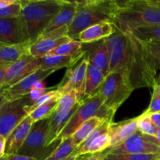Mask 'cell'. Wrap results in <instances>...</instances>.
Segmentation results:
<instances>
[{"label": "cell", "mask_w": 160, "mask_h": 160, "mask_svg": "<svg viewBox=\"0 0 160 160\" xmlns=\"http://www.w3.org/2000/svg\"><path fill=\"white\" fill-rule=\"evenodd\" d=\"M106 41L110 53L109 73H121L133 90L153 88L157 70L143 42L129 31L119 29Z\"/></svg>", "instance_id": "6da1fadb"}, {"label": "cell", "mask_w": 160, "mask_h": 160, "mask_svg": "<svg viewBox=\"0 0 160 160\" xmlns=\"http://www.w3.org/2000/svg\"><path fill=\"white\" fill-rule=\"evenodd\" d=\"M118 10L119 2L114 0L78 1L76 15L69 26V38L78 40L81 31L97 23L111 22L115 24Z\"/></svg>", "instance_id": "7a4b0ae2"}, {"label": "cell", "mask_w": 160, "mask_h": 160, "mask_svg": "<svg viewBox=\"0 0 160 160\" xmlns=\"http://www.w3.org/2000/svg\"><path fill=\"white\" fill-rule=\"evenodd\" d=\"M115 25L122 31L140 27L160 25V2L158 0L119 2Z\"/></svg>", "instance_id": "3957f363"}, {"label": "cell", "mask_w": 160, "mask_h": 160, "mask_svg": "<svg viewBox=\"0 0 160 160\" xmlns=\"http://www.w3.org/2000/svg\"><path fill=\"white\" fill-rule=\"evenodd\" d=\"M21 17L30 42L34 43L59 12L63 0L20 1Z\"/></svg>", "instance_id": "277c9868"}, {"label": "cell", "mask_w": 160, "mask_h": 160, "mask_svg": "<svg viewBox=\"0 0 160 160\" xmlns=\"http://www.w3.org/2000/svg\"><path fill=\"white\" fill-rule=\"evenodd\" d=\"M95 117L109 120H112L114 117V114L109 112L105 107L102 99L98 92L92 98L85 100L80 104L79 107L75 111L67 126L56 139V142H60L63 139L71 137L73 133L84 122Z\"/></svg>", "instance_id": "5b68a950"}, {"label": "cell", "mask_w": 160, "mask_h": 160, "mask_svg": "<svg viewBox=\"0 0 160 160\" xmlns=\"http://www.w3.org/2000/svg\"><path fill=\"white\" fill-rule=\"evenodd\" d=\"M133 89L119 72H110L105 78L98 93L105 107L115 115L120 106L131 95Z\"/></svg>", "instance_id": "8992f818"}, {"label": "cell", "mask_w": 160, "mask_h": 160, "mask_svg": "<svg viewBox=\"0 0 160 160\" xmlns=\"http://www.w3.org/2000/svg\"><path fill=\"white\" fill-rule=\"evenodd\" d=\"M48 123L49 118L34 122L28 138L17 154L33 157L37 160L46 159L59 144V142H55L48 148L45 146Z\"/></svg>", "instance_id": "52a82bcc"}, {"label": "cell", "mask_w": 160, "mask_h": 160, "mask_svg": "<svg viewBox=\"0 0 160 160\" xmlns=\"http://www.w3.org/2000/svg\"><path fill=\"white\" fill-rule=\"evenodd\" d=\"M28 95L6 101L0 108V134L7 138L10 133L28 116V106L33 104Z\"/></svg>", "instance_id": "ba28073f"}, {"label": "cell", "mask_w": 160, "mask_h": 160, "mask_svg": "<svg viewBox=\"0 0 160 160\" xmlns=\"http://www.w3.org/2000/svg\"><path fill=\"white\" fill-rule=\"evenodd\" d=\"M89 61L85 53L82 51V54L79 58L67 69L65 75L62 81L55 88L63 95L70 91L75 90L78 92L81 101L84 95V84Z\"/></svg>", "instance_id": "9c48e42d"}, {"label": "cell", "mask_w": 160, "mask_h": 160, "mask_svg": "<svg viewBox=\"0 0 160 160\" xmlns=\"http://www.w3.org/2000/svg\"><path fill=\"white\" fill-rule=\"evenodd\" d=\"M106 151L108 154H160V145L154 137L138 131L120 146Z\"/></svg>", "instance_id": "30bf717a"}, {"label": "cell", "mask_w": 160, "mask_h": 160, "mask_svg": "<svg viewBox=\"0 0 160 160\" xmlns=\"http://www.w3.org/2000/svg\"><path fill=\"white\" fill-rule=\"evenodd\" d=\"M112 123V120L106 119L85 141L77 147L73 156H78L86 153L102 152L109 149L111 146L109 128Z\"/></svg>", "instance_id": "8fae6325"}, {"label": "cell", "mask_w": 160, "mask_h": 160, "mask_svg": "<svg viewBox=\"0 0 160 160\" xmlns=\"http://www.w3.org/2000/svg\"><path fill=\"white\" fill-rule=\"evenodd\" d=\"M38 70L39 65L38 59L33 57L30 53L24 55L18 60L7 67L3 88L17 84L23 78L32 74Z\"/></svg>", "instance_id": "7c38bea8"}, {"label": "cell", "mask_w": 160, "mask_h": 160, "mask_svg": "<svg viewBox=\"0 0 160 160\" xmlns=\"http://www.w3.org/2000/svg\"><path fill=\"white\" fill-rule=\"evenodd\" d=\"M30 42L21 17L0 18V42L18 45Z\"/></svg>", "instance_id": "4fadbf2b"}, {"label": "cell", "mask_w": 160, "mask_h": 160, "mask_svg": "<svg viewBox=\"0 0 160 160\" xmlns=\"http://www.w3.org/2000/svg\"><path fill=\"white\" fill-rule=\"evenodd\" d=\"M53 72H55V70H37L17 84L2 89L1 94L4 95L7 101H13L23 98L29 95L36 83L44 81Z\"/></svg>", "instance_id": "5bb4252c"}, {"label": "cell", "mask_w": 160, "mask_h": 160, "mask_svg": "<svg viewBox=\"0 0 160 160\" xmlns=\"http://www.w3.org/2000/svg\"><path fill=\"white\" fill-rule=\"evenodd\" d=\"M82 51L85 53L90 63L101 69L106 77L109 74L110 53L106 39L92 43H83Z\"/></svg>", "instance_id": "9a60e30c"}, {"label": "cell", "mask_w": 160, "mask_h": 160, "mask_svg": "<svg viewBox=\"0 0 160 160\" xmlns=\"http://www.w3.org/2000/svg\"><path fill=\"white\" fill-rule=\"evenodd\" d=\"M81 103H78L77 106L71 109H56L54 113L49 118L48 123V135H47L45 146L48 148L56 142V139L61 134L62 130L65 128L69 120L73 115L75 111L79 107Z\"/></svg>", "instance_id": "2e32d148"}, {"label": "cell", "mask_w": 160, "mask_h": 160, "mask_svg": "<svg viewBox=\"0 0 160 160\" xmlns=\"http://www.w3.org/2000/svg\"><path fill=\"white\" fill-rule=\"evenodd\" d=\"M34 122L28 116L6 138V155L17 154L28 138Z\"/></svg>", "instance_id": "e0dca14e"}, {"label": "cell", "mask_w": 160, "mask_h": 160, "mask_svg": "<svg viewBox=\"0 0 160 160\" xmlns=\"http://www.w3.org/2000/svg\"><path fill=\"white\" fill-rule=\"evenodd\" d=\"M137 131L138 117L119 123H112L109 128V136L111 138V146L109 148L120 146Z\"/></svg>", "instance_id": "ac0fdd59"}, {"label": "cell", "mask_w": 160, "mask_h": 160, "mask_svg": "<svg viewBox=\"0 0 160 160\" xmlns=\"http://www.w3.org/2000/svg\"><path fill=\"white\" fill-rule=\"evenodd\" d=\"M117 29L116 25L111 22L97 23L81 31L78 35V40L84 44L96 42L110 37Z\"/></svg>", "instance_id": "d6986e66"}, {"label": "cell", "mask_w": 160, "mask_h": 160, "mask_svg": "<svg viewBox=\"0 0 160 160\" xmlns=\"http://www.w3.org/2000/svg\"><path fill=\"white\" fill-rule=\"evenodd\" d=\"M105 78L106 76L101 69L89 62L84 84V95L81 98V103L98 93L100 87L104 81Z\"/></svg>", "instance_id": "ffe728a7"}, {"label": "cell", "mask_w": 160, "mask_h": 160, "mask_svg": "<svg viewBox=\"0 0 160 160\" xmlns=\"http://www.w3.org/2000/svg\"><path fill=\"white\" fill-rule=\"evenodd\" d=\"M30 45V42L18 45H8L0 42V68L9 67L20 57L28 54Z\"/></svg>", "instance_id": "44dd1931"}, {"label": "cell", "mask_w": 160, "mask_h": 160, "mask_svg": "<svg viewBox=\"0 0 160 160\" xmlns=\"http://www.w3.org/2000/svg\"><path fill=\"white\" fill-rule=\"evenodd\" d=\"M78 1H65L59 12L52 20L44 32H48L63 26H70L76 15Z\"/></svg>", "instance_id": "7402d4cb"}, {"label": "cell", "mask_w": 160, "mask_h": 160, "mask_svg": "<svg viewBox=\"0 0 160 160\" xmlns=\"http://www.w3.org/2000/svg\"><path fill=\"white\" fill-rule=\"evenodd\" d=\"M69 37H62L59 38H46L36 41L31 43L29 47V53L36 59L43 58L46 56L50 52L52 51L62 44L70 40Z\"/></svg>", "instance_id": "603a6c76"}, {"label": "cell", "mask_w": 160, "mask_h": 160, "mask_svg": "<svg viewBox=\"0 0 160 160\" xmlns=\"http://www.w3.org/2000/svg\"><path fill=\"white\" fill-rule=\"evenodd\" d=\"M81 54H82V51L80 54L73 56H46L43 58H39L38 59L39 70L56 71L63 67L68 68L81 56Z\"/></svg>", "instance_id": "cb8c5ba5"}, {"label": "cell", "mask_w": 160, "mask_h": 160, "mask_svg": "<svg viewBox=\"0 0 160 160\" xmlns=\"http://www.w3.org/2000/svg\"><path fill=\"white\" fill-rule=\"evenodd\" d=\"M106 119L100 118V117H92L87 121L84 122L71 136L72 139L76 144L77 146L81 145L84 141L88 138V136L102 123Z\"/></svg>", "instance_id": "d4e9b609"}, {"label": "cell", "mask_w": 160, "mask_h": 160, "mask_svg": "<svg viewBox=\"0 0 160 160\" xmlns=\"http://www.w3.org/2000/svg\"><path fill=\"white\" fill-rule=\"evenodd\" d=\"M126 31L131 32L141 42H160V25L140 27Z\"/></svg>", "instance_id": "484cf974"}, {"label": "cell", "mask_w": 160, "mask_h": 160, "mask_svg": "<svg viewBox=\"0 0 160 160\" xmlns=\"http://www.w3.org/2000/svg\"><path fill=\"white\" fill-rule=\"evenodd\" d=\"M77 147L78 146L71 137L63 139L59 142L54 152L45 160H65L68 159L70 156H73Z\"/></svg>", "instance_id": "4316f807"}, {"label": "cell", "mask_w": 160, "mask_h": 160, "mask_svg": "<svg viewBox=\"0 0 160 160\" xmlns=\"http://www.w3.org/2000/svg\"><path fill=\"white\" fill-rule=\"evenodd\" d=\"M82 42L79 40L70 39L68 42L62 44L57 48L50 52L47 56H73L80 54L82 51Z\"/></svg>", "instance_id": "83f0119b"}, {"label": "cell", "mask_w": 160, "mask_h": 160, "mask_svg": "<svg viewBox=\"0 0 160 160\" xmlns=\"http://www.w3.org/2000/svg\"><path fill=\"white\" fill-rule=\"evenodd\" d=\"M58 101H59V99L52 100V101L38 107L37 109L33 110L28 116L32 119L34 122H38L50 118L57 109Z\"/></svg>", "instance_id": "f1b7e54d"}, {"label": "cell", "mask_w": 160, "mask_h": 160, "mask_svg": "<svg viewBox=\"0 0 160 160\" xmlns=\"http://www.w3.org/2000/svg\"><path fill=\"white\" fill-rule=\"evenodd\" d=\"M159 128L155 125L149 116L145 113L138 117V131L145 135L156 137Z\"/></svg>", "instance_id": "f546056e"}, {"label": "cell", "mask_w": 160, "mask_h": 160, "mask_svg": "<svg viewBox=\"0 0 160 160\" xmlns=\"http://www.w3.org/2000/svg\"><path fill=\"white\" fill-rule=\"evenodd\" d=\"M106 160H160V154H112L109 153Z\"/></svg>", "instance_id": "4dcf8cb0"}, {"label": "cell", "mask_w": 160, "mask_h": 160, "mask_svg": "<svg viewBox=\"0 0 160 160\" xmlns=\"http://www.w3.org/2000/svg\"><path fill=\"white\" fill-rule=\"evenodd\" d=\"M81 103V97L77 91H70L62 95L58 101L57 109H71Z\"/></svg>", "instance_id": "1f68e13d"}, {"label": "cell", "mask_w": 160, "mask_h": 160, "mask_svg": "<svg viewBox=\"0 0 160 160\" xmlns=\"http://www.w3.org/2000/svg\"><path fill=\"white\" fill-rule=\"evenodd\" d=\"M62 96L60 92H59L56 89H54V90H51L47 92L45 95H42L41 98H39L37 101L34 102L31 106H28L27 108V111L28 112V115L32 112L33 110H34L35 109H37L39 106H42V105L45 104V103L48 102L52 101V100L55 99H59V98Z\"/></svg>", "instance_id": "d6a6232c"}, {"label": "cell", "mask_w": 160, "mask_h": 160, "mask_svg": "<svg viewBox=\"0 0 160 160\" xmlns=\"http://www.w3.org/2000/svg\"><path fill=\"white\" fill-rule=\"evenodd\" d=\"M156 112H160V88L158 81H156V84L153 87L151 102L148 109L145 111L144 113L152 114Z\"/></svg>", "instance_id": "836d02e7"}, {"label": "cell", "mask_w": 160, "mask_h": 160, "mask_svg": "<svg viewBox=\"0 0 160 160\" xmlns=\"http://www.w3.org/2000/svg\"><path fill=\"white\" fill-rule=\"evenodd\" d=\"M142 42L152 59L156 70H160V42Z\"/></svg>", "instance_id": "e575fe53"}, {"label": "cell", "mask_w": 160, "mask_h": 160, "mask_svg": "<svg viewBox=\"0 0 160 160\" xmlns=\"http://www.w3.org/2000/svg\"><path fill=\"white\" fill-rule=\"evenodd\" d=\"M21 2L17 0L12 5L0 9V18H12V17H20L21 14Z\"/></svg>", "instance_id": "d590c367"}, {"label": "cell", "mask_w": 160, "mask_h": 160, "mask_svg": "<svg viewBox=\"0 0 160 160\" xmlns=\"http://www.w3.org/2000/svg\"><path fill=\"white\" fill-rule=\"evenodd\" d=\"M107 155L108 152L106 150L102 152L86 153L76 156L75 160H106Z\"/></svg>", "instance_id": "8d00e7d4"}, {"label": "cell", "mask_w": 160, "mask_h": 160, "mask_svg": "<svg viewBox=\"0 0 160 160\" xmlns=\"http://www.w3.org/2000/svg\"><path fill=\"white\" fill-rule=\"evenodd\" d=\"M46 92H47V88L38 89V88H33V89L31 91V92L29 93L28 96L30 97L31 101H32L33 102H34L37 101L39 98H41L42 95H45Z\"/></svg>", "instance_id": "74e56055"}, {"label": "cell", "mask_w": 160, "mask_h": 160, "mask_svg": "<svg viewBox=\"0 0 160 160\" xmlns=\"http://www.w3.org/2000/svg\"><path fill=\"white\" fill-rule=\"evenodd\" d=\"M7 158L9 160H37L33 157L22 156V155H18V154L9 155V156H7Z\"/></svg>", "instance_id": "f35d334b"}, {"label": "cell", "mask_w": 160, "mask_h": 160, "mask_svg": "<svg viewBox=\"0 0 160 160\" xmlns=\"http://www.w3.org/2000/svg\"><path fill=\"white\" fill-rule=\"evenodd\" d=\"M6 138L0 134V158L3 157L6 155Z\"/></svg>", "instance_id": "ab89813d"}, {"label": "cell", "mask_w": 160, "mask_h": 160, "mask_svg": "<svg viewBox=\"0 0 160 160\" xmlns=\"http://www.w3.org/2000/svg\"><path fill=\"white\" fill-rule=\"evenodd\" d=\"M149 116L151 120H152L153 123H155L156 127L159 129H160V112H156V113H152V114H147Z\"/></svg>", "instance_id": "60d3db41"}, {"label": "cell", "mask_w": 160, "mask_h": 160, "mask_svg": "<svg viewBox=\"0 0 160 160\" xmlns=\"http://www.w3.org/2000/svg\"><path fill=\"white\" fill-rule=\"evenodd\" d=\"M6 68H7V67H1V68H0V91L4 88L5 85Z\"/></svg>", "instance_id": "b9f144b4"}, {"label": "cell", "mask_w": 160, "mask_h": 160, "mask_svg": "<svg viewBox=\"0 0 160 160\" xmlns=\"http://www.w3.org/2000/svg\"><path fill=\"white\" fill-rule=\"evenodd\" d=\"M17 1V0H0V9L12 5Z\"/></svg>", "instance_id": "7bdbcfd3"}, {"label": "cell", "mask_w": 160, "mask_h": 160, "mask_svg": "<svg viewBox=\"0 0 160 160\" xmlns=\"http://www.w3.org/2000/svg\"><path fill=\"white\" fill-rule=\"evenodd\" d=\"M6 101H7V99L5 98L4 95H2L1 94V95H0V108H1L3 105H4V103L6 102Z\"/></svg>", "instance_id": "ee69618b"}, {"label": "cell", "mask_w": 160, "mask_h": 160, "mask_svg": "<svg viewBox=\"0 0 160 160\" xmlns=\"http://www.w3.org/2000/svg\"><path fill=\"white\" fill-rule=\"evenodd\" d=\"M155 139H156V142L158 143V145H160V129L158 130L157 131V134H156V137H154Z\"/></svg>", "instance_id": "f6af8a7d"}, {"label": "cell", "mask_w": 160, "mask_h": 160, "mask_svg": "<svg viewBox=\"0 0 160 160\" xmlns=\"http://www.w3.org/2000/svg\"><path fill=\"white\" fill-rule=\"evenodd\" d=\"M75 158H76V156H70V157H69L68 159H65V160H75Z\"/></svg>", "instance_id": "bcb514c9"}, {"label": "cell", "mask_w": 160, "mask_h": 160, "mask_svg": "<svg viewBox=\"0 0 160 160\" xmlns=\"http://www.w3.org/2000/svg\"><path fill=\"white\" fill-rule=\"evenodd\" d=\"M0 160H9V159H8L7 156H6V155H5V156H3V157L0 158Z\"/></svg>", "instance_id": "7dc6e473"}, {"label": "cell", "mask_w": 160, "mask_h": 160, "mask_svg": "<svg viewBox=\"0 0 160 160\" xmlns=\"http://www.w3.org/2000/svg\"><path fill=\"white\" fill-rule=\"evenodd\" d=\"M159 88H160V83H159Z\"/></svg>", "instance_id": "c3c4849f"}, {"label": "cell", "mask_w": 160, "mask_h": 160, "mask_svg": "<svg viewBox=\"0 0 160 160\" xmlns=\"http://www.w3.org/2000/svg\"><path fill=\"white\" fill-rule=\"evenodd\" d=\"M0 95H1V91H0Z\"/></svg>", "instance_id": "681fc988"}, {"label": "cell", "mask_w": 160, "mask_h": 160, "mask_svg": "<svg viewBox=\"0 0 160 160\" xmlns=\"http://www.w3.org/2000/svg\"><path fill=\"white\" fill-rule=\"evenodd\" d=\"M158 1H159V2H160V0H158Z\"/></svg>", "instance_id": "f907efd6"}]
</instances>
